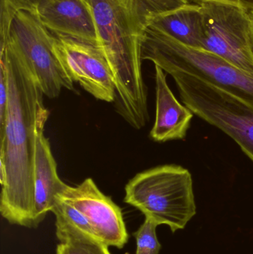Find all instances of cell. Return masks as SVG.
Instances as JSON below:
<instances>
[{"mask_svg": "<svg viewBox=\"0 0 253 254\" xmlns=\"http://www.w3.org/2000/svg\"><path fill=\"white\" fill-rule=\"evenodd\" d=\"M0 65L9 86L5 116L0 124V213L11 225L32 228L36 146L49 113L34 73L4 42H0Z\"/></svg>", "mask_w": 253, "mask_h": 254, "instance_id": "1", "label": "cell"}, {"mask_svg": "<svg viewBox=\"0 0 253 254\" xmlns=\"http://www.w3.org/2000/svg\"><path fill=\"white\" fill-rule=\"evenodd\" d=\"M115 85L116 107L133 128L149 121L147 89L142 73L141 44L154 19L190 4V0H87Z\"/></svg>", "mask_w": 253, "mask_h": 254, "instance_id": "2", "label": "cell"}, {"mask_svg": "<svg viewBox=\"0 0 253 254\" xmlns=\"http://www.w3.org/2000/svg\"><path fill=\"white\" fill-rule=\"evenodd\" d=\"M141 59L163 71L178 70L240 98L253 108V75L215 54L189 47L150 26L141 44Z\"/></svg>", "mask_w": 253, "mask_h": 254, "instance_id": "3", "label": "cell"}, {"mask_svg": "<svg viewBox=\"0 0 253 254\" xmlns=\"http://www.w3.org/2000/svg\"><path fill=\"white\" fill-rule=\"evenodd\" d=\"M124 201L173 233L184 229L196 214L191 173L173 164L137 174L126 185Z\"/></svg>", "mask_w": 253, "mask_h": 254, "instance_id": "4", "label": "cell"}, {"mask_svg": "<svg viewBox=\"0 0 253 254\" xmlns=\"http://www.w3.org/2000/svg\"><path fill=\"white\" fill-rule=\"evenodd\" d=\"M0 42L11 46L25 61L48 98H57L63 89H74L53 50V35L35 13L13 0H1Z\"/></svg>", "mask_w": 253, "mask_h": 254, "instance_id": "5", "label": "cell"}, {"mask_svg": "<svg viewBox=\"0 0 253 254\" xmlns=\"http://www.w3.org/2000/svg\"><path fill=\"white\" fill-rule=\"evenodd\" d=\"M175 80L184 105L193 114L230 136L253 163V108L240 98L199 77L175 69Z\"/></svg>", "mask_w": 253, "mask_h": 254, "instance_id": "6", "label": "cell"}, {"mask_svg": "<svg viewBox=\"0 0 253 254\" xmlns=\"http://www.w3.org/2000/svg\"><path fill=\"white\" fill-rule=\"evenodd\" d=\"M200 4L204 22L202 49L253 75L251 19L247 9L224 0H205Z\"/></svg>", "mask_w": 253, "mask_h": 254, "instance_id": "7", "label": "cell"}, {"mask_svg": "<svg viewBox=\"0 0 253 254\" xmlns=\"http://www.w3.org/2000/svg\"><path fill=\"white\" fill-rule=\"evenodd\" d=\"M53 35V50L73 82L94 98L115 102V85L109 65L98 46L70 37Z\"/></svg>", "mask_w": 253, "mask_h": 254, "instance_id": "8", "label": "cell"}, {"mask_svg": "<svg viewBox=\"0 0 253 254\" xmlns=\"http://www.w3.org/2000/svg\"><path fill=\"white\" fill-rule=\"evenodd\" d=\"M57 198L78 210L105 246L122 249L128 243L129 234L121 209L101 192L93 179H85L75 187L65 185Z\"/></svg>", "mask_w": 253, "mask_h": 254, "instance_id": "9", "label": "cell"}, {"mask_svg": "<svg viewBox=\"0 0 253 254\" xmlns=\"http://www.w3.org/2000/svg\"><path fill=\"white\" fill-rule=\"evenodd\" d=\"M33 12L52 34L98 47L96 23L87 0H53Z\"/></svg>", "mask_w": 253, "mask_h": 254, "instance_id": "10", "label": "cell"}, {"mask_svg": "<svg viewBox=\"0 0 253 254\" xmlns=\"http://www.w3.org/2000/svg\"><path fill=\"white\" fill-rule=\"evenodd\" d=\"M154 66L156 115L150 137L156 142L182 140L187 136L194 114L175 98L168 86L166 72Z\"/></svg>", "mask_w": 253, "mask_h": 254, "instance_id": "11", "label": "cell"}, {"mask_svg": "<svg viewBox=\"0 0 253 254\" xmlns=\"http://www.w3.org/2000/svg\"><path fill=\"white\" fill-rule=\"evenodd\" d=\"M34 212L32 228L42 223L49 212H51L57 195L66 184L57 173V166L44 131L39 134L36 146L34 169Z\"/></svg>", "mask_w": 253, "mask_h": 254, "instance_id": "12", "label": "cell"}, {"mask_svg": "<svg viewBox=\"0 0 253 254\" xmlns=\"http://www.w3.org/2000/svg\"><path fill=\"white\" fill-rule=\"evenodd\" d=\"M151 27L189 47L202 49L204 22L201 4L190 3L154 19Z\"/></svg>", "mask_w": 253, "mask_h": 254, "instance_id": "13", "label": "cell"}, {"mask_svg": "<svg viewBox=\"0 0 253 254\" xmlns=\"http://www.w3.org/2000/svg\"><path fill=\"white\" fill-rule=\"evenodd\" d=\"M51 213L56 218V236L59 243L71 240L101 242L86 218L70 204L57 198Z\"/></svg>", "mask_w": 253, "mask_h": 254, "instance_id": "14", "label": "cell"}, {"mask_svg": "<svg viewBox=\"0 0 253 254\" xmlns=\"http://www.w3.org/2000/svg\"><path fill=\"white\" fill-rule=\"evenodd\" d=\"M157 226L155 222L145 217L142 225L133 234L136 241L135 254H159L161 245L157 237Z\"/></svg>", "mask_w": 253, "mask_h": 254, "instance_id": "15", "label": "cell"}, {"mask_svg": "<svg viewBox=\"0 0 253 254\" xmlns=\"http://www.w3.org/2000/svg\"><path fill=\"white\" fill-rule=\"evenodd\" d=\"M108 248L101 242L71 240L59 243L56 254H111Z\"/></svg>", "mask_w": 253, "mask_h": 254, "instance_id": "16", "label": "cell"}, {"mask_svg": "<svg viewBox=\"0 0 253 254\" xmlns=\"http://www.w3.org/2000/svg\"><path fill=\"white\" fill-rule=\"evenodd\" d=\"M8 95L9 86L7 73L4 67L0 65V124L2 123L5 116Z\"/></svg>", "mask_w": 253, "mask_h": 254, "instance_id": "17", "label": "cell"}, {"mask_svg": "<svg viewBox=\"0 0 253 254\" xmlns=\"http://www.w3.org/2000/svg\"><path fill=\"white\" fill-rule=\"evenodd\" d=\"M13 1L21 7L34 11L37 7L43 5L45 3L53 1V0H13Z\"/></svg>", "mask_w": 253, "mask_h": 254, "instance_id": "18", "label": "cell"}, {"mask_svg": "<svg viewBox=\"0 0 253 254\" xmlns=\"http://www.w3.org/2000/svg\"><path fill=\"white\" fill-rule=\"evenodd\" d=\"M205 0H190V2L200 4ZM224 1H233L239 3L247 10H253V0H224Z\"/></svg>", "mask_w": 253, "mask_h": 254, "instance_id": "19", "label": "cell"}, {"mask_svg": "<svg viewBox=\"0 0 253 254\" xmlns=\"http://www.w3.org/2000/svg\"><path fill=\"white\" fill-rule=\"evenodd\" d=\"M251 19V46L253 54V10H247Z\"/></svg>", "mask_w": 253, "mask_h": 254, "instance_id": "20", "label": "cell"}]
</instances>
